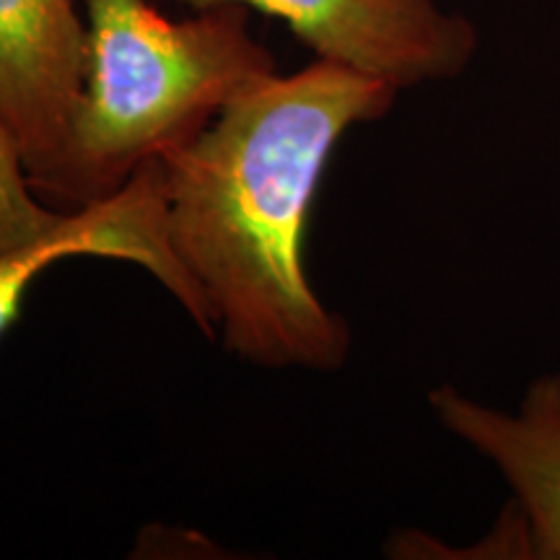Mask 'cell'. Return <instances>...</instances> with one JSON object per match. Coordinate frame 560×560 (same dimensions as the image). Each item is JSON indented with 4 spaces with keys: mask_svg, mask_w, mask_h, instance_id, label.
Instances as JSON below:
<instances>
[{
    "mask_svg": "<svg viewBox=\"0 0 560 560\" xmlns=\"http://www.w3.org/2000/svg\"><path fill=\"white\" fill-rule=\"evenodd\" d=\"M439 423L482 454L511 488L532 560H560V374L537 376L514 412L452 384L429 395Z\"/></svg>",
    "mask_w": 560,
    "mask_h": 560,
    "instance_id": "cell-6",
    "label": "cell"
},
{
    "mask_svg": "<svg viewBox=\"0 0 560 560\" xmlns=\"http://www.w3.org/2000/svg\"><path fill=\"white\" fill-rule=\"evenodd\" d=\"M66 215L39 202L26 177L16 138L0 117V255L45 240Z\"/></svg>",
    "mask_w": 560,
    "mask_h": 560,
    "instance_id": "cell-7",
    "label": "cell"
},
{
    "mask_svg": "<svg viewBox=\"0 0 560 560\" xmlns=\"http://www.w3.org/2000/svg\"><path fill=\"white\" fill-rule=\"evenodd\" d=\"M397 94L317 58L252 83L206 130L161 153L166 240L240 359L312 371L348 361V322L306 276V223L335 145L355 125L382 120Z\"/></svg>",
    "mask_w": 560,
    "mask_h": 560,
    "instance_id": "cell-1",
    "label": "cell"
},
{
    "mask_svg": "<svg viewBox=\"0 0 560 560\" xmlns=\"http://www.w3.org/2000/svg\"><path fill=\"white\" fill-rule=\"evenodd\" d=\"M272 73L247 5L172 21L153 0H86V73L58 200L81 208L109 198L143 161L192 140Z\"/></svg>",
    "mask_w": 560,
    "mask_h": 560,
    "instance_id": "cell-2",
    "label": "cell"
},
{
    "mask_svg": "<svg viewBox=\"0 0 560 560\" xmlns=\"http://www.w3.org/2000/svg\"><path fill=\"white\" fill-rule=\"evenodd\" d=\"M192 11L219 3L283 19L322 60L374 75L397 91L452 81L470 68L478 26L439 0H153Z\"/></svg>",
    "mask_w": 560,
    "mask_h": 560,
    "instance_id": "cell-3",
    "label": "cell"
},
{
    "mask_svg": "<svg viewBox=\"0 0 560 560\" xmlns=\"http://www.w3.org/2000/svg\"><path fill=\"white\" fill-rule=\"evenodd\" d=\"M68 257H107L140 265L213 338L206 299L166 240V179L161 156L143 161L109 198L75 208L45 240L0 255V335L19 319L26 289L39 272Z\"/></svg>",
    "mask_w": 560,
    "mask_h": 560,
    "instance_id": "cell-5",
    "label": "cell"
},
{
    "mask_svg": "<svg viewBox=\"0 0 560 560\" xmlns=\"http://www.w3.org/2000/svg\"><path fill=\"white\" fill-rule=\"evenodd\" d=\"M86 73L73 0H0V117L39 198L58 200Z\"/></svg>",
    "mask_w": 560,
    "mask_h": 560,
    "instance_id": "cell-4",
    "label": "cell"
}]
</instances>
